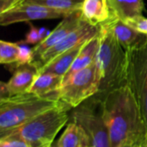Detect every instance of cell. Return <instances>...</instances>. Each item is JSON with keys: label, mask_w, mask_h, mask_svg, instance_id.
Segmentation results:
<instances>
[{"label": "cell", "mask_w": 147, "mask_h": 147, "mask_svg": "<svg viewBox=\"0 0 147 147\" xmlns=\"http://www.w3.org/2000/svg\"><path fill=\"white\" fill-rule=\"evenodd\" d=\"M110 10L115 17L125 21L142 16L144 0H108Z\"/></svg>", "instance_id": "17"}, {"label": "cell", "mask_w": 147, "mask_h": 147, "mask_svg": "<svg viewBox=\"0 0 147 147\" xmlns=\"http://www.w3.org/2000/svg\"><path fill=\"white\" fill-rule=\"evenodd\" d=\"M69 109L63 103L40 115L13 132L21 135L30 147H50L69 120Z\"/></svg>", "instance_id": "4"}, {"label": "cell", "mask_w": 147, "mask_h": 147, "mask_svg": "<svg viewBox=\"0 0 147 147\" xmlns=\"http://www.w3.org/2000/svg\"><path fill=\"white\" fill-rule=\"evenodd\" d=\"M38 29H39V34H40L41 41H43L45 39H47V38L49 36V34H51V32H52V31L47 29L45 27H41V28H38Z\"/></svg>", "instance_id": "26"}, {"label": "cell", "mask_w": 147, "mask_h": 147, "mask_svg": "<svg viewBox=\"0 0 147 147\" xmlns=\"http://www.w3.org/2000/svg\"><path fill=\"white\" fill-rule=\"evenodd\" d=\"M107 22L115 37L126 51L135 48L146 41V35L138 32L128 26L124 21L115 16Z\"/></svg>", "instance_id": "12"}, {"label": "cell", "mask_w": 147, "mask_h": 147, "mask_svg": "<svg viewBox=\"0 0 147 147\" xmlns=\"http://www.w3.org/2000/svg\"><path fill=\"white\" fill-rule=\"evenodd\" d=\"M141 146H142V147H147L146 144V143H145V142H143V143H142V144H141Z\"/></svg>", "instance_id": "30"}, {"label": "cell", "mask_w": 147, "mask_h": 147, "mask_svg": "<svg viewBox=\"0 0 147 147\" xmlns=\"http://www.w3.org/2000/svg\"><path fill=\"white\" fill-rule=\"evenodd\" d=\"M16 43L18 45V57L16 63L12 65L13 67L32 63L34 61L33 48H30L28 47V44L26 43L24 40H21Z\"/></svg>", "instance_id": "21"}, {"label": "cell", "mask_w": 147, "mask_h": 147, "mask_svg": "<svg viewBox=\"0 0 147 147\" xmlns=\"http://www.w3.org/2000/svg\"><path fill=\"white\" fill-rule=\"evenodd\" d=\"M132 147H142V146H141V144H134V145H133Z\"/></svg>", "instance_id": "29"}, {"label": "cell", "mask_w": 147, "mask_h": 147, "mask_svg": "<svg viewBox=\"0 0 147 147\" xmlns=\"http://www.w3.org/2000/svg\"><path fill=\"white\" fill-rule=\"evenodd\" d=\"M101 78L96 61L77 72L54 93L58 100L75 109L99 92Z\"/></svg>", "instance_id": "5"}, {"label": "cell", "mask_w": 147, "mask_h": 147, "mask_svg": "<svg viewBox=\"0 0 147 147\" xmlns=\"http://www.w3.org/2000/svg\"><path fill=\"white\" fill-rule=\"evenodd\" d=\"M27 0H0V14L14 9L23 3Z\"/></svg>", "instance_id": "24"}, {"label": "cell", "mask_w": 147, "mask_h": 147, "mask_svg": "<svg viewBox=\"0 0 147 147\" xmlns=\"http://www.w3.org/2000/svg\"><path fill=\"white\" fill-rule=\"evenodd\" d=\"M24 41L31 45H38L41 42V39L39 34V29L34 25L30 24V30L26 34Z\"/></svg>", "instance_id": "25"}, {"label": "cell", "mask_w": 147, "mask_h": 147, "mask_svg": "<svg viewBox=\"0 0 147 147\" xmlns=\"http://www.w3.org/2000/svg\"><path fill=\"white\" fill-rule=\"evenodd\" d=\"M63 84V77L51 73H39L28 92L40 96L56 93Z\"/></svg>", "instance_id": "16"}, {"label": "cell", "mask_w": 147, "mask_h": 147, "mask_svg": "<svg viewBox=\"0 0 147 147\" xmlns=\"http://www.w3.org/2000/svg\"><path fill=\"white\" fill-rule=\"evenodd\" d=\"M145 143L146 144V146H147V134H146V140H145Z\"/></svg>", "instance_id": "31"}, {"label": "cell", "mask_w": 147, "mask_h": 147, "mask_svg": "<svg viewBox=\"0 0 147 147\" xmlns=\"http://www.w3.org/2000/svg\"><path fill=\"white\" fill-rule=\"evenodd\" d=\"M50 147H59V145H58V142H56V143H54V142H53V145H52Z\"/></svg>", "instance_id": "28"}, {"label": "cell", "mask_w": 147, "mask_h": 147, "mask_svg": "<svg viewBox=\"0 0 147 147\" xmlns=\"http://www.w3.org/2000/svg\"><path fill=\"white\" fill-rule=\"evenodd\" d=\"M71 13V12L53 9L43 5L26 2L14 9L0 14V24L1 26H9L18 22L35 20L64 18Z\"/></svg>", "instance_id": "8"}, {"label": "cell", "mask_w": 147, "mask_h": 147, "mask_svg": "<svg viewBox=\"0 0 147 147\" xmlns=\"http://www.w3.org/2000/svg\"><path fill=\"white\" fill-rule=\"evenodd\" d=\"M27 3H36L47 8L67 12L80 10L82 1L80 0H27Z\"/></svg>", "instance_id": "19"}, {"label": "cell", "mask_w": 147, "mask_h": 147, "mask_svg": "<svg viewBox=\"0 0 147 147\" xmlns=\"http://www.w3.org/2000/svg\"><path fill=\"white\" fill-rule=\"evenodd\" d=\"M99 31L100 27L93 26L84 20L83 23L77 29L68 34L59 43L52 47L47 52H45L36 61H34V63L40 68L43 65L51 61L55 57L93 38L98 34Z\"/></svg>", "instance_id": "9"}, {"label": "cell", "mask_w": 147, "mask_h": 147, "mask_svg": "<svg viewBox=\"0 0 147 147\" xmlns=\"http://www.w3.org/2000/svg\"><path fill=\"white\" fill-rule=\"evenodd\" d=\"M39 71L40 67L34 62L14 67V72L10 79L7 83H1V97L28 92L39 74Z\"/></svg>", "instance_id": "10"}, {"label": "cell", "mask_w": 147, "mask_h": 147, "mask_svg": "<svg viewBox=\"0 0 147 147\" xmlns=\"http://www.w3.org/2000/svg\"><path fill=\"white\" fill-rule=\"evenodd\" d=\"M63 104L54 94L40 96L27 92L0 98V136L3 137L40 115Z\"/></svg>", "instance_id": "2"}, {"label": "cell", "mask_w": 147, "mask_h": 147, "mask_svg": "<svg viewBox=\"0 0 147 147\" xmlns=\"http://www.w3.org/2000/svg\"><path fill=\"white\" fill-rule=\"evenodd\" d=\"M0 147H30L28 142L16 132L1 137Z\"/></svg>", "instance_id": "22"}, {"label": "cell", "mask_w": 147, "mask_h": 147, "mask_svg": "<svg viewBox=\"0 0 147 147\" xmlns=\"http://www.w3.org/2000/svg\"><path fill=\"white\" fill-rule=\"evenodd\" d=\"M73 122L78 125L94 147H111L109 130L102 116V99L94 96L75 108Z\"/></svg>", "instance_id": "6"}, {"label": "cell", "mask_w": 147, "mask_h": 147, "mask_svg": "<svg viewBox=\"0 0 147 147\" xmlns=\"http://www.w3.org/2000/svg\"><path fill=\"white\" fill-rule=\"evenodd\" d=\"M126 84L139 103L147 133V40L142 45L127 51Z\"/></svg>", "instance_id": "7"}, {"label": "cell", "mask_w": 147, "mask_h": 147, "mask_svg": "<svg viewBox=\"0 0 147 147\" xmlns=\"http://www.w3.org/2000/svg\"><path fill=\"white\" fill-rule=\"evenodd\" d=\"M132 146H133V144H131V143H125V144L121 145V146H119V147H132Z\"/></svg>", "instance_id": "27"}, {"label": "cell", "mask_w": 147, "mask_h": 147, "mask_svg": "<svg viewBox=\"0 0 147 147\" xmlns=\"http://www.w3.org/2000/svg\"><path fill=\"white\" fill-rule=\"evenodd\" d=\"M84 43L78 45L74 48L63 53L62 54L55 57L51 61L43 65L40 68L39 73H51V74L62 76L64 78V76L67 73V71L72 65L74 60L78 57Z\"/></svg>", "instance_id": "15"}, {"label": "cell", "mask_w": 147, "mask_h": 147, "mask_svg": "<svg viewBox=\"0 0 147 147\" xmlns=\"http://www.w3.org/2000/svg\"><path fill=\"white\" fill-rule=\"evenodd\" d=\"M17 43L0 40V63L3 65H14L17 61Z\"/></svg>", "instance_id": "20"}, {"label": "cell", "mask_w": 147, "mask_h": 147, "mask_svg": "<svg viewBox=\"0 0 147 147\" xmlns=\"http://www.w3.org/2000/svg\"><path fill=\"white\" fill-rule=\"evenodd\" d=\"M59 147H88L90 140L84 131L75 122L69 123L58 140Z\"/></svg>", "instance_id": "18"}, {"label": "cell", "mask_w": 147, "mask_h": 147, "mask_svg": "<svg viewBox=\"0 0 147 147\" xmlns=\"http://www.w3.org/2000/svg\"><path fill=\"white\" fill-rule=\"evenodd\" d=\"M128 26L134 28L138 32L147 36V18L143 16H135L124 21Z\"/></svg>", "instance_id": "23"}, {"label": "cell", "mask_w": 147, "mask_h": 147, "mask_svg": "<svg viewBox=\"0 0 147 147\" xmlns=\"http://www.w3.org/2000/svg\"><path fill=\"white\" fill-rule=\"evenodd\" d=\"M80 1H83V0H80Z\"/></svg>", "instance_id": "33"}, {"label": "cell", "mask_w": 147, "mask_h": 147, "mask_svg": "<svg viewBox=\"0 0 147 147\" xmlns=\"http://www.w3.org/2000/svg\"><path fill=\"white\" fill-rule=\"evenodd\" d=\"M100 44L96 58L101 83L99 92L102 97L109 91L126 84L127 51L115 37L108 22L100 26Z\"/></svg>", "instance_id": "3"}, {"label": "cell", "mask_w": 147, "mask_h": 147, "mask_svg": "<svg viewBox=\"0 0 147 147\" xmlns=\"http://www.w3.org/2000/svg\"><path fill=\"white\" fill-rule=\"evenodd\" d=\"M84 22L82 14L80 10H76L67 15L62 21L58 24V26L51 32L49 36L43 41L35 45L33 47L34 52V61H36L45 52L50 49L52 47L59 43L68 34L77 29Z\"/></svg>", "instance_id": "11"}, {"label": "cell", "mask_w": 147, "mask_h": 147, "mask_svg": "<svg viewBox=\"0 0 147 147\" xmlns=\"http://www.w3.org/2000/svg\"><path fill=\"white\" fill-rule=\"evenodd\" d=\"M101 99L111 147L145 142L147 134L145 121L139 103L127 84L109 91Z\"/></svg>", "instance_id": "1"}, {"label": "cell", "mask_w": 147, "mask_h": 147, "mask_svg": "<svg viewBox=\"0 0 147 147\" xmlns=\"http://www.w3.org/2000/svg\"><path fill=\"white\" fill-rule=\"evenodd\" d=\"M88 147H94V146H88Z\"/></svg>", "instance_id": "32"}, {"label": "cell", "mask_w": 147, "mask_h": 147, "mask_svg": "<svg viewBox=\"0 0 147 147\" xmlns=\"http://www.w3.org/2000/svg\"><path fill=\"white\" fill-rule=\"evenodd\" d=\"M80 11L83 19L96 27H100L114 16L108 0H83Z\"/></svg>", "instance_id": "13"}, {"label": "cell", "mask_w": 147, "mask_h": 147, "mask_svg": "<svg viewBox=\"0 0 147 147\" xmlns=\"http://www.w3.org/2000/svg\"><path fill=\"white\" fill-rule=\"evenodd\" d=\"M100 32V31H99ZM100 44L99 33L93 38L86 41L82 47L78 57L74 60L72 65L63 78V84L65 83L70 78H71L77 72L85 69L96 61V54L98 52Z\"/></svg>", "instance_id": "14"}]
</instances>
